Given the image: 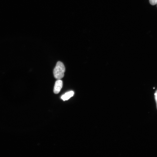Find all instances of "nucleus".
<instances>
[{
  "label": "nucleus",
  "instance_id": "nucleus-1",
  "mask_svg": "<svg viewBox=\"0 0 157 157\" xmlns=\"http://www.w3.org/2000/svg\"><path fill=\"white\" fill-rule=\"evenodd\" d=\"M65 71V67L63 64L60 61L57 62L54 68L53 73L54 77L57 80L63 78Z\"/></svg>",
  "mask_w": 157,
  "mask_h": 157
},
{
  "label": "nucleus",
  "instance_id": "nucleus-2",
  "mask_svg": "<svg viewBox=\"0 0 157 157\" xmlns=\"http://www.w3.org/2000/svg\"><path fill=\"white\" fill-rule=\"evenodd\" d=\"M63 86V82L60 79L57 80L55 82L53 89L55 94H58L60 90Z\"/></svg>",
  "mask_w": 157,
  "mask_h": 157
},
{
  "label": "nucleus",
  "instance_id": "nucleus-3",
  "mask_svg": "<svg viewBox=\"0 0 157 157\" xmlns=\"http://www.w3.org/2000/svg\"><path fill=\"white\" fill-rule=\"evenodd\" d=\"M74 93V92L72 91L67 92L61 96V99L63 101L68 100L73 96Z\"/></svg>",
  "mask_w": 157,
  "mask_h": 157
},
{
  "label": "nucleus",
  "instance_id": "nucleus-4",
  "mask_svg": "<svg viewBox=\"0 0 157 157\" xmlns=\"http://www.w3.org/2000/svg\"><path fill=\"white\" fill-rule=\"evenodd\" d=\"M151 4L154 5L157 4V0H149Z\"/></svg>",
  "mask_w": 157,
  "mask_h": 157
},
{
  "label": "nucleus",
  "instance_id": "nucleus-5",
  "mask_svg": "<svg viewBox=\"0 0 157 157\" xmlns=\"http://www.w3.org/2000/svg\"><path fill=\"white\" fill-rule=\"evenodd\" d=\"M155 99L156 104V107L157 108V90L154 93Z\"/></svg>",
  "mask_w": 157,
  "mask_h": 157
}]
</instances>
